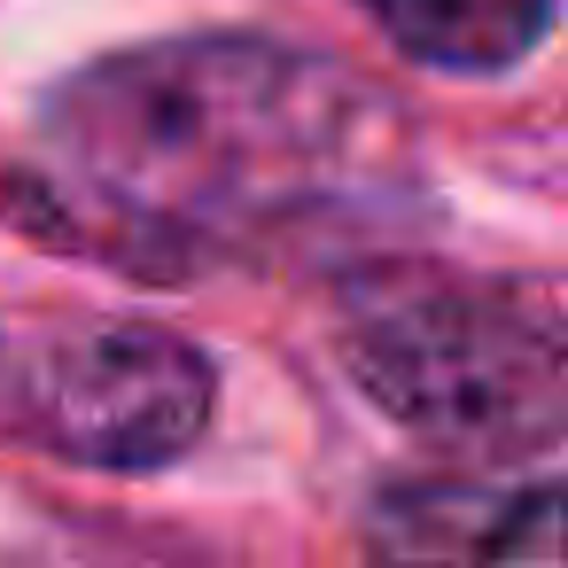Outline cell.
Here are the masks:
<instances>
[{
  "mask_svg": "<svg viewBox=\"0 0 568 568\" xmlns=\"http://www.w3.org/2000/svg\"><path fill=\"white\" fill-rule=\"evenodd\" d=\"M389 164V102L343 63L288 40L187 32L55 87L40 156L0 180V211L94 265L187 281L374 211Z\"/></svg>",
  "mask_w": 568,
  "mask_h": 568,
  "instance_id": "6da1fadb",
  "label": "cell"
},
{
  "mask_svg": "<svg viewBox=\"0 0 568 568\" xmlns=\"http://www.w3.org/2000/svg\"><path fill=\"white\" fill-rule=\"evenodd\" d=\"M335 358L420 444L506 467L568 436V312L529 281L382 257L335 288Z\"/></svg>",
  "mask_w": 568,
  "mask_h": 568,
  "instance_id": "7a4b0ae2",
  "label": "cell"
},
{
  "mask_svg": "<svg viewBox=\"0 0 568 568\" xmlns=\"http://www.w3.org/2000/svg\"><path fill=\"white\" fill-rule=\"evenodd\" d=\"M211 405V358L149 320H63L0 358V428L102 475L187 459Z\"/></svg>",
  "mask_w": 568,
  "mask_h": 568,
  "instance_id": "3957f363",
  "label": "cell"
},
{
  "mask_svg": "<svg viewBox=\"0 0 568 568\" xmlns=\"http://www.w3.org/2000/svg\"><path fill=\"white\" fill-rule=\"evenodd\" d=\"M374 568H568V483L420 475L366 506Z\"/></svg>",
  "mask_w": 568,
  "mask_h": 568,
  "instance_id": "277c9868",
  "label": "cell"
},
{
  "mask_svg": "<svg viewBox=\"0 0 568 568\" xmlns=\"http://www.w3.org/2000/svg\"><path fill=\"white\" fill-rule=\"evenodd\" d=\"M366 17L413 63L490 79V71H514L552 32V0H366Z\"/></svg>",
  "mask_w": 568,
  "mask_h": 568,
  "instance_id": "5b68a950",
  "label": "cell"
},
{
  "mask_svg": "<svg viewBox=\"0 0 568 568\" xmlns=\"http://www.w3.org/2000/svg\"><path fill=\"white\" fill-rule=\"evenodd\" d=\"M32 568H187L172 552H156L149 537H102V529H55L40 545Z\"/></svg>",
  "mask_w": 568,
  "mask_h": 568,
  "instance_id": "8992f818",
  "label": "cell"
}]
</instances>
